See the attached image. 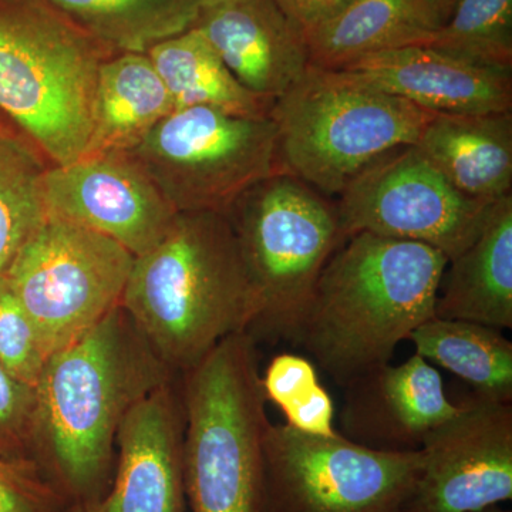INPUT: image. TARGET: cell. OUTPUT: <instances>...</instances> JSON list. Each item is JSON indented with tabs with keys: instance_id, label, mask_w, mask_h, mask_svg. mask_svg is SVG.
I'll use <instances>...</instances> for the list:
<instances>
[{
	"instance_id": "cell-1",
	"label": "cell",
	"mask_w": 512,
	"mask_h": 512,
	"mask_svg": "<svg viewBox=\"0 0 512 512\" xmlns=\"http://www.w3.org/2000/svg\"><path fill=\"white\" fill-rule=\"evenodd\" d=\"M175 377L121 305L47 359L36 384L32 460L70 510L104 497L124 417Z\"/></svg>"
},
{
	"instance_id": "cell-2",
	"label": "cell",
	"mask_w": 512,
	"mask_h": 512,
	"mask_svg": "<svg viewBox=\"0 0 512 512\" xmlns=\"http://www.w3.org/2000/svg\"><path fill=\"white\" fill-rule=\"evenodd\" d=\"M448 258L420 242L352 235L329 259L292 343L340 387L393 359L436 316Z\"/></svg>"
},
{
	"instance_id": "cell-3",
	"label": "cell",
	"mask_w": 512,
	"mask_h": 512,
	"mask_svg": "<svg viewBox=\"0 0 512 512\" xmlns=\"http://www.w3.org/2000/svg\"><path fill=\"white\" fill-rule=\"evenodd\" d=\"M120 305L177 376L248 332L254 289L227 217L178 212L163 241L134 258Z\"/></svg>"
},
{
	"instance_id": "cell-4",
	"label": "cell",
	"mask_w": 512,
	"mask_h": 512,
	"mask_svg": "<svg viewBox=\"0 0 512 512\" xmlns=\"http://www.w3.org/2000/svg\"><path fill=\"white\" fill-rule=\"evenodd\" d=\"M113 55L45 0H0V117L49 165L80 160L97 73Z\"/></svg>"
},
{
	"instance_id": "cell-5",
	"label": "cell",
	"mask_w": 512,
	"mask_h": 512,
	"mask_svg": "<svg viewBox=\"0 0 512 512\" xmlns=\"http://www.w3.org/2000/svg\"><path fill=\"white\" fill-rule=\"evenodd\" d=\"M188 512H262L269 423L256 342L222 340L181 375Z\"/></svg>"
},
{
	"instance_id": "cell-6",
	"label": "cell",
	"mask_w": 512,
	"mask_h": 512,
	"mask_svg": "<svg viewBox=\"0 0 512 512\" xmlns=\"http://www.w3.org/2000/svg\"><path fill=\"white\" fill-rule=\"evenodd\" d=\"M410 101L311 66L272 104L279 168L326 197L340 195L369 165L414 146L433 117Z\"/></svg>"
},
{
	"instance_id": "cell-7",
	"label": "cell",
	"mask_w": 512,
	"mask_h": 512,
	"mask_svg": "<svg viewBox=\"0 0 512 512\" xmlns=\"http://www.w3.org/2000/svg\"><path fill=\"white\" fill-rule=\"evenodd\" d=\"M255 296L248 335L291 342L320 274L346 241L338 208L295 175L252 185L225 214Z\"/></svg>"
},
{
	"instance_id": "cell-8",
	"label": "cell",
	"mask_w": 512,
	"mask_h": 512,
	"mask_svg": "<svg viewBox=\"0 0 512 512\" xmlns=\"http://www.w3.org/2000/svg\"><path fill=\"white\" fill-rule=\"evenodd\" d=\"M127 156L177 212L225 215L252 185L282 173L271 117L174 110Z\"/></svg>"
},
{
	"instance_id": "cell-9",
	"label": "cell",
	"mask_w": 512,
	"mask_h": 512,
	"mask_svg": "<svg viewBox=\"0 0 512 512\" xmlns=\"http://www.w3.org/2000/svg\"><path fill=\"white\" fill-rule=\"evenodd\" d=\"M134 256L113 239L47 217L5 272L47 357L120 305Z\"/></svg>"
},
{
	"instance_id": "cell-10",
	"label": "cell",
	"mask_w": 512,
	"mask_h": 512,
	"mask_svg": "<svg viewBox=\"0 0 512 512\" xmlns=\"http://www.w3.org/2000/svg\"><path fill=\"white\" fill-rule=\"evenodd\" d=\"M419 450L360 446L271 424L264 441L262 512H403L419 477Z\"/></svg>"
},
{
	"instance_id": "cell-11",
	"label": "cell",
	"mask_w": 512,
	"mask_h": 512,
	"mask_svg": "<svg viewBox=\"0 0 512 512\" xmlns=\"http://www.w3.org/2000/svg\"><path fill=\"white\" fill-rule=\"evenodd\" d=\"M494 204L461 194L419 148L407 146L353 178L336 208L346 238L372 234L420 242L450 261L477 238Z\"/></svg>"
},
{
	"instance_id": "cell-12",
	"label": "cell",
	"mask_w": 512,
	"mask_h": 512,
	"mask_svg": "<svg viewBox=\"0 0 512 512\" xmlns=\"http://www.w3.org/2000/svg\"><path fill=\"white\" fill-rule=\"evenodd\" d=\"M403 512H478L512 500V404L476 394L431 430Z\"/></svg>"
},
{
	"instance_id": "cell-13",
	"label": "cell",
	"mask_w": 512,
	"mask_h": 512,
	"mask_svg": "<svg viewBox=\"0 0 512 512\" xmlns=\"http://www.w3.org/2000/svg\"><path fill=\"white\" fill-rule=\"evenodd\" d=\"M42 192L47 217L99 232L136 258L163 241L178 214L127 154L49 165Z\"/></svg>"
},
{
	"instance_id": "cell-14",
	"label": "cell",
	"mask_w": 512,
	"mask_h": 512,
	"mask_svg": "<svg viewBox=\"0 0 512 512\" xmlns=\"http://www.w3.org/2000/svg\"><path fill=\"white\" fill-rule=\"evenodd\" d=\"M184 406L177 377L138 402L121 423L113 480L96 504L70 512H188Z\"/></svg>"
},
{
	"instance_id": "cell-15",
	"label": "cell",
	"mask_w": 512,
	"mask_h": 512,
	"mask_svg": "<svg viewBox=\"0 0 512 512\" xmlns=\"http://www.w3.org/2000/svg\"><path fill=\"white\" fill-rule=\"evenodd\" d=\"M343 389L342 436L376 450H419L427 434L458 410L444 393L439 370L416 353Z\"/></svg>"
},
{
	"instance_id": "cell-16",
	"label": "cell",
	"mask_w": 512,
	"mask_h": 512,
	"mask_svg": "<svg viewBox=\"0 0 512 512\" xmlns=\"http://www.w3.org/2000/svg\"><path fill=\"white\" fill-rule=\"evenodd\" d=\"M340 70L434 114L512 111V70L471 62L431 46L376 53Z\"/></svg>"
},
{
	"instance_id": "cell-17",
	"label": "cell",
	"mask_w": 512,
	"mask_h": 512,
	"mask_svg": "<svg viewBox=\"0 0 512 512\" xmlns=\"http://www.w3.org/2000/svg\"><path fill=\"white\" fill-rule=\"evenodd\" d=\"M194 28L259 96L278 99L311 67L306 37L274 0H202Z\"/></svg>"
},
{
	"instance_id": "cell-18",
	"label": "cell",
	"mask_w": 512,
	"mask_h": 512,
	"mask_svg": "<svg viewBox=\"0 0 512 512\" xmlns=\"http://www.w3.org/2000/svg\"><path fill=\"white\" fill-rule=\"evenodd\" d=\"M414 146L468 198L494 204L512 194V111L436 114Z\"/></svg>"
},
{
	"instance_id": "cell-19",
	"label": "cell",
	"mask_w": 512,
	"mask_h": 512,
	"mask_svg": "<svg viewBox=\"0 0 512 512\" xmlns=\"http://www.w3.org/2000/svg\"><path fill=\"white\" fill-rule=\"evenodd\" d=\"M454 0H353L335 19L306 37L311 66L345 69L389 50L429 45Z\"/></svg>"
},
{
	"instance_id": "cell-20",
	"label": "cell",
	"mask_w": 512,
	"mask_h": 512,
	"mask_svg": "<svg viewBox=\"0 0 512 512\" xmlns=\"http://www.w3.org/2000/svg\"><path fill=\"white\" fill-rule=\"evenodd\" d=\"M436 316L512 329V194L495 202L477 238L448 261Z\"/></svg>"
},
{
	"instance_id": "cell-21",
	"label": "cell",
	"mask_w": 512,
	"mask_h": 512,
	"mask_svg": "<svg viewBox=\"0 0 512 512\" xmlns=\"http://www.w3.org/2000/svg\"><path fill=\"white\" fill-rule=\"evenodd\" d=\"M173 111L170 94L147 53L107 57L97 73L92 131L83 157L130 153Z\"/></svg>"
},
{
	"instance_id": "cell-22",
	"label": "cell",
	"mask_w": 512,
	"mask_h": 512,
	"mask_svg": "<svg viewBox=\"0 0 512 512\" xmlns=\"http://www.w3.org/2000/svg\"><path fill=\"white\" fill-rule=\"evenodd\" d=\"M147 55L174 110L208 107L241 117H269L271 113L275 100L242 86L198 29L168 37Z\"/></svg>"
},
{
	"instance_id": "cell-23",
	"label": "cell",
	"mask_w": 512,
	"mask_h": 512,
	"mask_svg": "<svg viewBox=\"0 0 512 512\" xmlns=\"http://www.w3.org/2000/svg\"><path fill=\"white\" fill-rule=\"evenodd\" d=\"M409 340L416 355L463 379L476 396L512 404V343L500 329L434 316Z\"/></svg>"
},
{
	"instance_id": "cell-24",
	"label": "cell",
	"mask_w": 512,
	"mask_h": 512,
	"mask_svg": "<svg viewBox=\"0 0 512 512\" xmlns=\"http://www.w3.org/2000/svg\"><path fill=\"white\" fill-rule=\"evenodd\" d=\"M113 53H148L194 28L202 0H45Z\"/></svg>"
},
{
	"instance_id": "cell-25",
	"label": "cell",
	"mask_w": 512,
	"mask_h": 512,
	"mask_svg": "<svg viewBox=\"0 0 512 512\" xmlns=\"http://www.w3.org/2000/svg\"><path fill=\"white\" fill-rule=\"evenodd\" d=\"M47 167L18 131L0 133V275L46 221L42 180Z\"/></svg>"
},
{
	"instance_id": "cell-26",
	"label": "cell",
	"mask_w": 512,
	"mask_h": 512,
	"mask_svg": "<svg viewBox=\"0 0 512 512\" xmlns=\"http://www.w3.org/2000/svg\"><path fill=\"white\" fill-rule=\"evenodd\" d=\"M426 46L512 70V0H454L446 22Z\"/></svg>"
},
{
	"instance_id": "cell-27",
	"label": "cell",
	"mask_w": 512,
	"mask_h": 512,
	"mask_svg": "<svg viewBox=\"0 0 512 512\" xmlns=\"http://www.w3.org/2000/svg\"><path fill=\"white\" fill-rule=\"evenodd\" d=\"M47 357L22 303L0 275V365L16 379L36 386Z\"/></svg>"
},
{
	"instance_id": "cell-28",
	"label": "cell",
	"mask_w": 512,
	"mask_h": 512,
	"mask_svg": "<svg viewBox=\"0 0 512 512\" xmlns=\"http://www.w3.org/2000/svg\"><path fill=\"white\" fill-rule=\"evenodd\" d=\"M36 409V386L0 365V457L32 460Z\"/></svg>"
},
{
	"instance_id": "cell-29",
	"label": "cell",
	"mask_w": 512,
	"mask_h": 512,
	"mask_svg": "<svg viewBox=\"0 0 512 512\" xmlns=\"http://www.w3.org/2000/svg\"><path fill=\"white\" fill-rule=\"evenodd\" d=\"M0 512H70L35 461L0 457Z\"/></svg>"
},
{
	"instance_id": "cell-30",
	"label": "cell",
	"mask_w": 512,
	"mask_h": 512,
	"mask_svg": "<svg viewBox=\"0 0 512 512\" xmlns=\"http://www.w3.org/2000/svg\"><path fill=\"white\" fill-rule=\"evenodd\" d=\"M261 383L266 402L274 403L284 412L315 389L319 377L308 357L282 353L269 362Z\"/></svg>"
},
{
	"instance_id": "cell-31",
	"label": "cell",
	"mask_w": 512,
	"mask_h": 512,
	"mask_svg": "<svg viewBox=\"0 0 512 512\" xmlns=\"http://www.w3.org/2000/svg\"><path fill=\"white\" fill-rule=\"evenodd\" d=\"M282 413L285 416V424L302 433L315 434V436L338 434L333 427L335 404L328 390L320 383Z\"/></svg>"
},
{
	"instance_id": "cell-32",
	"label": "cell",
	"mask_w": 512,
	"mask_h": 512,
	"mask_svg": "<svg viewBox=\"0 0 512 512\" xmlns=\"http://www.w3.org/2000/svg\"><path fill=\"white\" fill-rule=\"evenodd\" d=\"M293 25L308 37L343 12L353 0H274Z\"/></svg>"
},
{
	"instance_id": "cell-33",
	"label": "cell",
	"mask_w": 512,
	"mask_h": 512,
	"mask_svg": "<svg viewBox=\"0 0 512 512\" xmlns=\"http://www.w3.org/2000/svg\"><path fill=\"white\" fill-rule=\"evenodd\" d=\"M13 130L12 127L9 126L8 123H6L5 120L0 117V133H5V131Z\"/></svg>"
},
{
	"instance_id": "cell-34",
	"label": "cell",
	"mask_w": 512,
	"mask_h": 512,
	"mask_svg": "<svg viewBox=\"0 0 512 512\" xmlns=\"http://www.w3.org/2000/svg\"><path fill=\"white\" fill-rule=\"evenodd\" d=\"M478 512H511L510 510H501V508L493 507L487 508V510L478 511Z\"/></svg>"
}]
</instances>
